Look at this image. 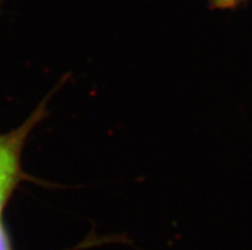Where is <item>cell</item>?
<instances>
[{"mask_svg":"<svg viewBox=\"0 0 252 250\" xmlns=\"http://www.w3.org/2000/svg\"><path fill=\"white\" fill-rule=\"evenodd\" d=\"M32 123L9 136H0V202L4 203L19 174V151Z\"/></svg>","mask_w":252,"mask_h":250,"instance_id":"6da1fadb","label":"cell"},{"mask_svg":"<svg viewBox=\"0 0 252 250\" xmlns=\"http://www.w3.org/2000/svg\"><path fill=\"white\" fill-rule=\"evenodd\" d=\"M0 250H10L9 238H8V235H6L5 230H4L1 221H0Z\"/></svg>","mask_w":252,"mask_h":250,"instance_id":"7a4b0ae2","label":"cell"},{"mask_svg":"<svg viewBox=\"0 0 252 250\" xmlns=\"http://www.w3.org/2000/svg\"><path fill=\"white\" fill-rule=\"evenodd\" d=\"M236 1L237 0H214V3H217L218 5H220V6L232 5V4H234Z\"/></svg>","mask_w":252,"mask_h":250,"instance_id":"3957f363","label":"cell"},{"mask_svg":"<svg viewBox=\"0 0 252 250\" xmlns=\"http://www.w3.org/2000/svg\"><path fill=\"white\" fill-rule=\"evenodd\" d=\"M3 204H4V203H1V202H0V209H1V207H3Z\"/></svg>","mask_w":252,"mask_h":250,"instance_id":"277c9868","label":"cell"}]
</instances>
